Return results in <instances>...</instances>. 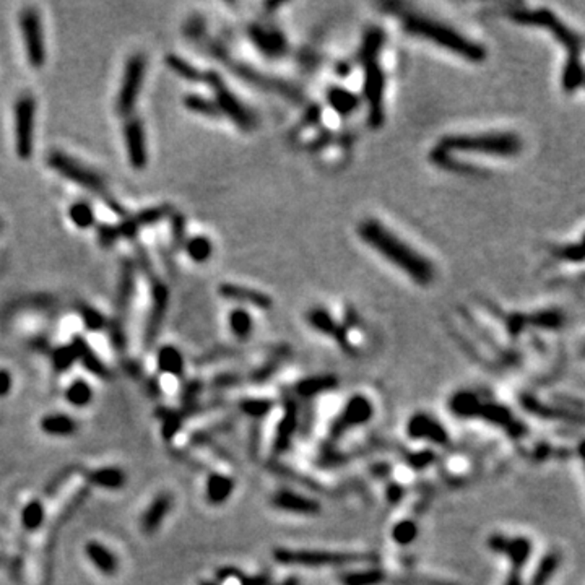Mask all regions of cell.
<instances>
[{
  "label": "cell",
  "mask_w": 585,
  "mask_h": 585,
  "mask_svg": "<svg viewBox=\"0 0 585 585\" xmlns=\"http://www.w3.org/2000/svg\"><path fill=\"white\" fill-rule=\"evenodd\" d=\"M87 480H88V483L95 484V487H99V488L121 489L124 484H126L127 477L121 468L108 467V468H99V470H93V472H88Z\"/></svg>",
  "instance_id": "f546056e"
},
{
  "label": "cell",
  "mask_w": 585,
  "mask_h": 585,
  "mask_svg": "<svg viewBox=\"0 0 585 585\" xmlns=\"http://www.w3.org/2000/svg\"><path fill=\"white\" fill-rule=\"evenodd\" d=\"M385 572L379 568H366L361 571H350L340 576L341 585H383L385 582Z\"/></svg>",
  "instance_id": "4dcf8cb0"
},
{
  "label": "cell",
  "mask_w": 585,
  "mask_h": 585,
  "mask_svg": "<svg viewBox=\"0 0 585 585\" xmlns=\"http://www.w3.org/2000/svg\"><path fill=\"white\" fill-rule=\"evenodd\" d=\"M66 399L71 405L77 406V408H83V406H87L91 401L93 389L85 380H75L66 390Z\"/></svg>",
  "instance_id": "74e56055"
},
{
  "label": "cell",
  "mask_w": 585,
  "mask_h": 585,
  "mask_svg": "<svg viewBox=\"0 0 585 585\" xmlns=\"http://www.w3.org/2000/svg\"><path fill=\"white\" fill-rule=\"evenodd\" d=\"M78 314H80L83 324H85L88 330L98 332L106 327V319H104V316L101 314V312H98L95 307L80 304L78 306Z\"/></svg>",
  "instance_id": "ee69618b"
},
{
  "label": "cell",
  "mask_w": 585,
  "mask_h": 585,
  "mask_svg": "<svg viewBox=\"0 0 585 585\" xmlns=\"http://www.w3.org/2000/svg\"><path fill=\"white\" fill-rule=\"evenodd\" d=\"M483 400L472 390H459L450 397L449 408L459 418H477Z\"/></svg>",
  "instance_id": "cb8c5ba5"
},
{
  "label": "cell",
  "mask_w": 585,
  "mask_h": 585,
  "mask_svg": "<svg viewBox=\"0 0 585 585\" xmlns=\"http://www.w3.org/2000/svg\"><path fill=\"white\" fill-rule=\"evenodd\" d=\"M98 241L104 249H111V247L119 241V230L117 226L112 225H99L98 226Z\"/></svg>",
  "instance_id": "bcb514c9"
},
{
  "label": "cell",
  "mask_w": 585,
  "mask_h": 585,
  "mask_svg": "<svg viewBox=\"0 0 585 585\" xmlns=\"http://www.w3.org/2000/svg\"><path fill=\"white\" fill-rule=\"evenodd\" d=\"M85 553L87 556L90 558V561L95 564L104 576H112V574H116L119 568L117 558L114 556L106 547H103L101 543L88 542L85 547Z\"/></svg>",
  "instance_id": "4316f807"
},
{
  "label": "cell",
  "mask_w": 585,
  "mask_h": 585,
  "mask_svg": "<svg viewBox=\"0 0 585 585\" xmlns=\"http://www.w3.org/2000/svg\"><path fill=\"white\" fill-rule=\"evenodd\" d=\"M228 322H230L232 335H236L241 340L249 339L252 329H254V322H252L251 314L246 309H242V307L232 309L230 312V317H228Z\"/></svg>",
  "instance_id": "e575fe53"
},
{
  "label": "cell",
  "mask_w": 585,
  "mask_h": 585,
  "mask_svg": "<svg viewBox=\"0 0 585 585\" xmlns=\"http://www.w3.org/2000/svg\"><path fill=\"white\" fill-rule=\"evenodd\" d=\"M307 320H309L311 327H314L317 332L334 336V339L339 341L340 346L346 351V353H353L355 348H353V345L350 343L348 335H346V330L343 329V327L336 325L334 317H332L329 312L324 311V309L309 311V314H307Z\"/></svg>",
  "instance_id": "d6986e66"
},
{
  "label": "cell",
  "mask_w": 585,
  "mask_h": 585,
  "mask_svg": "<svg viewBox=\"0 0 585 585\" xmlns=\"http://www.w3.org/2000/svg\"><path fill=\"white\" fill-rule=\"evenodd\" d=\"M200 585H215V584H212V582H202Z\"/></svg>",
  "instance_id": "11a10c76"
},
{
  "label": "cell",
  "mask_w": 585,
  "mask_h": 585,
  "mask_svg": "<svg viewBox=\"0 0 585 585\" xmlns=\"http://www.w3.org/2000/svg\"><path fill=\"white\" fill-rule=\"evenodd\" d=\"M133 292H135V269L131 260H126L121 267V276L117 281L116 307L119 314H124L131 306Z\"/></svg>",
  "instance_id": "603a6c76"
},
{
  "label": "cell",
  "mask_w": 585,
  "mask_h": 585,
  "mask_svg": "<svg viewBox=\"0 0 585 585\" xmlns=\"http://www.w3.org/2000/svg\"><path fill=\"white\" fill-rule=\"evenodd\" d=\"M358 235L371 249H374L399 270L405 272V275L410 276L415 283L428 285L434 280V265L379 220L369 218L361 221Z\"/></svg>",
  "instance_id": "6da1fadb"
},
{
  "label": "cell",
  "mask_w": 585,
  "mask_h": 585,
  "mask_svg": "<svg viewBox=\"0 0 585 585\" xmlns=\"http://www.w3.org/2000/svg\"><path fill=\"white\" fill-rule=\"evenodd\" d=\"M401 496H403V488H400L399 484L392 483L390 487L387 488V499L390 501V503H397V501H399Z\"/></svg>",
  "instance_id": "816d5d0a"
},
{
  "label": "cell",
  "mask_w": 585,
  "mask_h": 585,
  "mask_svg": "<svg viewBox=\"0 0 585 585\" xmlns=\"http://www.w3.org/2000/svg\"><path fill=\"white\" fill-rule=\"evenodd\" d=\"M488 548L493 553L503 554L509 559L510 571L522 572L532 556V542L525 537H505L501 533H493L488 538Z\"/></svg>",
  "instance_id": "7c38bea8"
},
{
  "label": "cell",
  "mask_w": 585,
  "mask_h": 585,
  "mask_svg": "<svg viewBox=\"0 0 585 585\" xmlns=\"http://www.w3.org/2000/svg\"><path fill=\"white\" fill-rule=\"evenodd\" d=\"M406 433L415 440H431L433 444L447 445L449 434L444 426L424 413H415L406 424Z\"/></svg>",
  "instance_id": "e0dca14e"
},
{
  "label": "cell",
  "mask_w": 585,
  "mask_h": 585,
  "mask_svg": "<svg viewBox=\"0 0 585 585\" xmlns=\"http://www.w3.org/2000/svg\"><path fill=\"white\" fill-rule=\"evenodd\" d=\"M374 408L371 405V400L366 399L364 395H353L351 399L346 401L345 408L341 410V413L336 416V420L332 423L330 428V436L334 439H339L345 433H348L351 428H356V426L366 424L368 421L373 418Z\"/></svg>",
  "instance_id": "4fadbf2b"
},
{
  "label": "cell",
  "mask_w": 585,
  "mask_h": 585,
  "mask_svg": "<svg viewBox=\"0 0 585 585\" xmlns=\"http://www.w3.org/2000/svg\"><path fill=\"white\" fill-rule=\"evenodd\" d=\"M239 406L246 415L254 416V418H264V416L272 410V401L260 400V399H247V400H242Z\"/></svg>",
  "instance_id": "f6af8a7d"
},
{
  "label": "cell",
  "mask_w": 585,
  "mask_h": 585,
  "mask_svg": "<svg viewBox=\"0 0 585 585\" xmlns=\"http://www.w3.org/2000/svg\"><path fill=\"white\" fill-rule=\"evenodd\" d=\"M12 389V374L7 369H0V397L10 394Z\"/></svg>",
  "instance_id": "f907efd6"
},
{
  "label": "cell",
  "mask_w": 585,
  "mask_h": 585,
  "mask_svg": "<svg viewBox=\"0 0 585 585\" xmlns=\"http://www.w3.org/2000/svg\"><path fill=\"white\" fill-rule=\"evenodd\" d=\"M170 212H171V208L168 205L151 207L143 212H138L135 216L128 218V220H124L121 225L117 226L119 236L126 237V239H133V237L137 236V232L140 231V228L155 225V223L161 221L163 218L170 216Z\"/></svg>",
  "instance_id": "ac0fdd59"
},
{
  "label": "cell",
  "mask_w": 585,
  "mask_h": 585,
  "mask_svg": "<svg viewBox=\"0 0 585 585\" xmlns=\"http://www.w3.org/2000/svg\"><path fill=\"white\" fill-rule=\"evenodd\" d=\"M158 369L161 371L163 374L176 376V378H181L184 374V356L181 355V351L175 348V346H161L158 350Z\"/></svg>",
  "instance_id": "f1b7e54d"
},
{
  "label": "cell",
  "mask_w": 585,
  "mask_h": 585,
  "mask_svg": "<svg viewBox=\"0 0 585 585\" xmlns=\"http://www.w3.org/2000/svg\"><path fill=\"white\" fill-rule=\"evenodd\" d=\"M147 73V59L143 54H133L127 59L122 73L121 88L116 98V112L121 117H132L138 95H140L143 80Z\"/></svg>",
  "instance_id": "ba28073f"
},
{
  "label": "cell",
  "mask_w": 585,
  "mask_h": 585,
  "mask_svg": "<svg viewBox=\"0 0 585 585\" xmlns=\"http://www.w3.org/2000/svg\"><path fill=\"white\" fill-rule=\"evenodd\" d=\"M252 43L262 54H267L270 57H279L285 52L286 43L283 34L275 28H264L260 24H252L249 29Z\"/></svg>",
  "instance_id": "ffe728a7"
},
{
  "label": "cell",
  "mask_w": 585,
  "mask_h": 585,
  "mask_svg": "<svg viewBox=\"0 0 585 585\" xmlns=\"http://www.w3.org/2000/svg\"><path fill=\"white\" fill-rule=\"evenodd\" d=\"M433 462H434V452H418L408 457V464L415 470L424 468L426 465H431Z\"/></svg>",
  "instance_id": "681fc988"
},
{
  "label": "cell",
  "mask_w": 585,
  "mask_h": 585,
  "mask_svg": "<svg viewBox=\"0 0 585 585\" xmlns=\"http://www.w3.org/2000/svg\"><path fill=\"white\" fill-rule=\"evenodd\" d=\"M384 33L371 29L363 41V64L366 72L364 91L369 103V119L373 126H380L384 121V72L379 64V52L384 44Z\"/></svg>",
  "instance_id": "277c9868"
},
{
  "label": "cell",
  "mask_w": 585,
  "mask_h": 585,
  "mask_svg": "<svg viewBox=\"0 0 585 585\" xmlns=\"http://www.w3.org/2000/svg\"><path fill=\"white\" fill-rule=\"evenodd\" d=\"M218 292H220L223 297H226L228 301H236V302H241V304H249V306L259 307V309H270L272 307L270 296L254 288H246V286H241V285L225 283L220 286Z\"/></svg>",
  "instance_id": "44dd1931"
},
{
  "label": "cell",
  "mask_w": 585,
  "mask_h": 585,
  "mask_svg": "<svg viewBox=\"0 0 585 585\" xmlns=\"http://www.w3.org/2000/svg\"><path fill=\"white\" fill-rule=\"evenodd\" d=\"M124 143H126L128 163H131L133 170H145L148 165L147 135L145 127H143L138 117L132 116L126 121V126H124Z\"/></svg>",
  "instance_id": "5bb4252c"
},
{
  "label": "cell",
  "mask_w": 585,
  "mask_h": 585,
  "mask_svg": "<svg viewBox=\"0 0 585 585\" xmlns=\"http://www.w3.org/2000/svg\"><path fill=\"white\" fill-rule=\"evenodd\" d=\"M335 384H336V380L332 378H312V379L302 380V383L296 385V389H297V394L309 399V397L322 394L324 390L327 392V389L335 387Z\"/></svg>",
  "instance_id": "ab89813d"
},
{
  "label": "cell",
  "mask_w": 585,
  "mask_h": 585,
  "mask_svg": "<svg viewBox=\"0 0 585 585\" xmlns=\"http://www.w3.org/2000/svg\"><path fill=\"white\" fill-rule=\"evenodd\" d=\"M272 505L283 512L296 515H317L322 510L320 503L311 496L291 489H280L272 496Z\"/></svg>",
  "instance_id": "2e32d148"
},
{
  "label": "cell",
  "mask_w": 585,
  "mask_h": 585,
  "mask_svg": "<svg viewBox=\"0 0 585 585\" xmlns=\"http://www.w3.org/2000/svg\"><path fill=\"white\" fill-rule=\"evenodd\" d=\"M203 80L207 82V85L212 88L213 93H215V101L218 111L220 114H225L228 119H231L232 122L236 124L237 127L242 128L244 132H249L256 126V117L249 109H247L244 104L241 103V99L236 95H232L230 88L226 87V83L223 82L220 73L216 72H207L203 73Z\"/></svg>",
  "instance_id": "52a82bcc"
},
{
  "label": "cell",
  "mask_w": 585,
  "mask_h": 585,
  "mask_svg": "<svg viewBox=\"0 0 585 585\" xmlns=\"http://www.w3.org/2000/svg\"><path fill=\"white\" fill-rule=\"evenodd\" d=\"M235 480L226 477V475L221 473H212L207 480V499L208 503L213 505L223 504L230 499V496L235 491Z\"/></svg>",
  "instance_id": "484cf974"
},
{
  "label": "cell",
  "mask_w": 585,
  "mask_h": 585,
  "mask_svg": "<svg viewBox=\"0 0 585 585\" xmlns=\"http://www.w3.org/2000/svg\"><path fill=\"white\" fill-rule=\"evenodd\" d=\"M512 20L517 23L522 24H537V27L547 28L548 31L554 34V38H558L564 46L568 47L569 51V61L568 67L564 71V88L568 91H574L576 88L582 85V66L581 61H579V56H581L582 49V41L581 36L577 33H574L572 29H569L566 24H564L561 20L554 17L553 12L549 10H530V12H514Z\"/></svg>",
  "instance_id": "3957f363"
},
{
  "label": "cell",
  "mask_w": 585,
  "mask_h": 585,
  "mask_svg": "<svg viewBox=\"0 0 585 585\" xmlns=\"http://www.w3.org/2000/svg\"><path fill=\"white\" fill-rule=\"evenodd\" d=\"M109 329H111V341L114 348L122 351L124 346H126V334H124L122 324L119 320H112Z\"/></svg>",
  "instance_id": "c3c4849f"
},
{
  "label": "cell",
  "mask_w": 585,
  "mask_h": 585,
  "mask_svg": "<svg viewBox=\"0 0 585 585\" xmlns=\"http://www.w3.org/2000/svg\"><path fill=\"white\" fill-rule=\"evenodd\" d=\"M41 428L44 433L51 436H72L77 433V421L68 415H47L41 420Z\"/></svg>",
  "instance_id": "1f68e13d"
},
{
  "label": "cell",
  "mask_w": 585,
  "mask_h": 585,
  "mask_svg": "<svg viewBox=\"0 0 585 585\" xmlns=\"http://www.w3.org/2000/svg\"><path fill=\"white\" fill-rule=\"evenodd\" d=\"M563 556L559 551H549L540 559V563L535 568V572L530 577L528 585H548L554 577V574L561 566Z\"/></svg>",
  "instance_id": "83f0119b"
},
{
  "label": "cell",
  "mask_w": 585,
  "mask_h": 585,
  "mask_svg": "<svg viewBox=\"0 0 585 585\" xmlns=\"http://www.w3.org/2000/svg\"><path fill=\"white\" fill-rule=\"evenodd\" d=\"M151 304H150V314H148L147 325H145V343L147 346H151L153 341L156 340L160 334L163 320L166 317L168 306H170V290L163 283L161 280L153 279L151 280Z\"/></svg>",
  "instance_id": "9a60e30c"
},
{
  "label": "cell",
  "mask_w": 585,
  "mask_h": 585,
  "mask_svg": "<svg viewBox=\"0 0 585 585\" xmlns=\"http://www.w3.org/2000/svg\"><path fill=\"white\" fill-rule=\"evenodd\" d=\"M165 62L170 71L175 72L176 75H179L181 78H184V80L192 83L203 82V73L198 71L195 66H192L191 62H187L186 59L176 56V54H168L165 57Z\"/></svg>",
  "instance_id": "836d02e7"
},
{
  "label": "cell",
  "mask_w": 585,
  "mask_h": 585,
  "mask_svg": "<svg viewBox=\"0 0 585 585\" xmlns=\"http://www.w3.org/2000/svg\"><path fill=\"white\" fill-rule=\"evenodd\" d=\"M20 31H22L24 51L29 66L41 68L46 62V43H44L43 22L38 10L27 7L20 13Z\"/></svg>",
  "instance_id": "8fae6325"
},
{
  "label": "cell",
  "mask_w": 585,
  "mask_h": 585,
  "mask_svg": "<svg viewBox=\"0 0 585 585\" xmlns=\"http://www.w3.org/2000/svg\"><path fill=\"white\" fill-rule=\"evenodd\" d=\"M171 235L176 247H182L186 242V221L184 216L175 215L171 218Z\"/></svg>",
  "instance_id": "7dc6e473"
},
{
  "label": "cell",
  "mask_w": 585,
  "mask_h": 585,
  "mask_svg": "<svg viewBox=\"0 0 585 585\" xmlns=\"http://www.w3.org/2000/svg\"><path fill=\"white\" fill-rule=\"evenodd\" d=\"M416 537H418V525L411 519L401 520V522L394 525V528H392V538H394V542L403 545V547L413 543Z\"/></svg>",
  "instance_id": "b9f144b4"
},
{
  "label": "cell",
  "mask_w": 585,
  "mask_h": 585,
  "mask_svg": "<svg viewBox=\"0 0 585 585\" xmlns=\"http://www.w3.org/2000/svg\"><path fill=\"white\" fill-rule=\"evenodd\" d=\"M520 138L515 133L496 132V133H470V135H447L440 138L438 148L444 151H468L483 153V155L512 156L519 153Z\"/></svg>",
  "instance_id": "5b68a950"
},
{
  "label": "cell",
  "mask_w": 585,
  "mask_h": 585,
  "mask_svg": "<svg viewBox=\"0 0 585 585\" xmlns=\"http://www.w3.org/2000/svg\"><path fill=\"white\" fill-rule=\"evenodd\" d=\"M72 346H73V350H75V353H77V360H80L82 364L85 366V368L90 371L91 374L98 376L99 379L111 378V373H109L106 364H104L103 361L98 358V355L90 348V345H88L87 341L82 339V336H75V339H73V341H72Z\"/></svg>",
  "instance_id": "d4e9b609"
},
{
  "label": "cell",
  "mask_w": 585,
  "mask_h": 585,
  "mask_svg": "<svg viewBox=\"0 0 585 585\" xmlns=\"http://www.w3.org/2000/svg\"><path fill=\"white\" fill-rule=\"evenodd\" d=\"M184 249L187 252V256H189L195 264H205V262L212 257L213 246L208 237L195 236L184 242Z\"/></svg>",
  "instance_id": "d590c367"
},
{
  "label": "cell",
  "mask_w": 585,
  "mask_h": 585,
  "mask_svg": "<svg viewBox=\"0 0 585 585\" xmlns=\"http://www.w3.org/2000/svg\"><path fill=\"white\" fill-rule=\"evenodd\" d=\"M34 116L36 101L29 93L20 96L13 108L15 119V150L20 160H29L34 147Z\"/></svg>",
  "instance_id": "30bf717a"
},
{
  "label": "cell",
  "mask_w": 585,
  "mask_h": 585,
  "mask_svg": "<svg viewBox=\"0 0 585 585\" xmlns=\"http://www.w3.org/2000/svg\"><path fill=\"white\" fill-rule=\"evenodd\" d=\"M274 585H299V581H297V579H295V577H290V579H285L283 582L274 584Z\"/></svg>",
  "instance_id": "db71d44e"
},
{
  "label": "cell",
  "mask_w": 585,
  "mask_h": 585,
  "mask_svg": "<svg viewBox=\"0 0 585 585\" xmlns=\"http://www.w3.org/2000/svg\"><path fill=\"white\" fill-rule=\"evenodd\" d=\"M274 558L283 566L301 568H341L350 564H371L376 556L371 553H346V551H322V549H274Z\"/></svg>",
  "instance_id": "8992f818"
},
{
  "label": "cell",
  "mask_w": 585,
  "mask_h": 585,
  "mask_svg": "<svg viewBox=\"0 0 585 585\" xmlns=\"http://www.w3.org/2000/svg\"><path fill=\"white\" fill-rule=\"evenodd\" d=\"M327 99H329L330 106L334 108L340 116H350V114H353L360 106V99L351 91L340 87H332Z\"/></svg>",
  "instance_id": "d6a6232c"
},
{
  "label": "cell",
  "mask_w": 585,
  "mask_h": 585,
  "mask_svg": "<svg viewBox=\"0 0 585 585\" xmlns=\"http://www.w3.org/2000/svg\"><path fill=\"white\" fill-rule=\"evenodd\" d=\"M47 165L54 171L59 172L62 177L72 181L73 184L83 187V189L95 192L101 197H106V184H104L103 177L95 172L90 168H87L82 163L73 160L72 156L66 155L62 151H52L47 156Z\"/></svg>",
  "instance_id": "9c48e42d"
},
{
  "label": "cell",
  "mask_w": 585,
  "mask_h": 585,
  "mask_svg": "<svg viewBox=\"0 0 585 585\" xmlns=\"http://www.w3.org/2000/svg\"><path fill=\"white\" fill-rule=\"evenodd\" d=\"M68 216H71L73 225L80 228V230H88V228H91L96 221L95 210H93V207L85 200H78L72 203L71 208H68Z\"/></svg>",
  "instance_id": "8d00e7d4"
},
{
  "label": "cell",
  "mask_w": 585,
  "mask_h": 585,
  "mask_svg": "<svg viewBox=\"0 0 585 585\" xmlns=\"http://www.w3.org/2000/svg\"><path fill=\"white\" fill-rule=\"evenodd\" d=\"M51 360H52L54 369H56L57 373H66V371L72 368L75 361H78L77 353L72 345L59 346V348H56L51 353Z\"/></svg>",
  "instance_id": "7bdbcfd3"
},
{
  "label": "cell",
  "mask_w": 585,
  "mask_h": 585,
  "mask_svg": "<svg viewBox=\"0 0 585 585\" xmlns=\"http://www.w3.org/2000/svg\"><path fill=\"white\" fill-rule=\"evenodd\" d=\"M504 585H525L522 581V572L510 571L508 579L504 581Z\"/></svg>",
  "instance_id": "f5cc1de1"
},
{
  "label": "cell",
  "mask_w": 585,
  "mask_h": 585,
  "mask_svg": "<svg viewBox=\"0 0 585 585\" xmlns=\"http://www.w3.org/2000/svg\"><path fill=\"white\" fill-rule=\"evenodd\" d=\"M172 508V496L168 493H163L155 498V501L150 504V508L145 510L142 517V530L147 535H151L160 528L163 519L166 517Z\"/></svg>",
  "instance_id": "7402d4cb"
},
{
  "label": "cell",
  "mask_w": 585,
  "mask_h": 585,
  "mask_svg": "<svg viewBox=\"0 0 585 585\" xmlns=\"http://www.w3.org/2000/svg\"><path fill=\"white\" fill-rule=\"evenodd\" d=\"M184 106L189 109L191 112L200 114V116H205V117L215 119L218 116H221L215 101H212V99L200 96V95H187L184 98Z\"/></svg>",
  "instance_id": "f35d334b"
},
{
  "label": "cell",
  "mask_w": 585,
  "mask_h": 585,
  "mask_svg": "<svg viewBox=\"0 0 585 585\" xmlns=\"http://www.w3.org/2000/svg\"><path fill=\"white\" fill-rule=\"evenodd\" d=\"M44 520V508L39 501H31V503L24 505L22 512V524L28 532H34L43 525Z\"/></svg>",
  "instance_id": "60d3db41"
},
{
  "label": "cell",
  "mask_w": 585,
  "mask_h": 585,
  "mask_svg": "<svg viewBox=\"0 0 585 585\" xmlns=\"http://www.w3.org/2000/svg\"><path fill=\"white\" fill-rule=\"evenodd\" d=\"M403 28L413 36H420L434 43L436 46L444 47L452 54L470 62H483L487 59V51L478 43L464 36L457 29L449 24L439 23L433 18L421 17V15H408L403 20Z\"/></svg>",
  "instance_id": "7a4b0ae2"
}]
</instances>
